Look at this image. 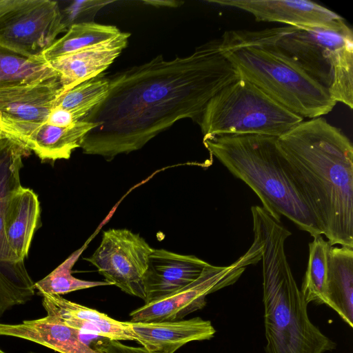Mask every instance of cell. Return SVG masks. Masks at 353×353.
Listing matches in <instances>:
<instances>
[{"instance_id": "cell-16", "label": "cell", "mask_w": 353, "mask_h": 353, "mask_svg": "<svg viewBox=\"0 0 353 353\" xmlns=\"http://www.w3.org/2000/svg\"><path fill=\"white\" fill-rule=\"evenodd\" d=\"M134 341L150 353H174L185 344L210 340L216 330L201 317L162 322H130Z\"/></svg>"}, {"instance_id": "cell-27", "label": "cell", "mask_w": 353, "mask_h": 353, "mask_svg": "<svg viewBox=\"0 0 353 353\" xmlns=\"http://www.w3.org/2000/svg\"><path fill=\"white\" fill-rule=\"evenodd\" d=\"M112 1H78L61 12L65 24L68 28L71 25L77 23L79 19L83 16L94 14L99 9Z\"/></svg>"}, {"instance_id": "cell-5", "label": "cell", "mask_w": 353, "mask_h": 353, "mask_svg": "<svg viewBox=\"0 0 353 353\" xmlns=\"http://www.w3.org/2000/svg\"><path fill=\"white\" fill-rule=\"evenodd\" d=\"M212 156L258 196L277 221L283 216L312 237L321 235L312 211L287 172L277 137L223 135L203 138Z\"/></svg>"}, {"instance_id": "cell-12", "label": "cell", "mask_w": 353, "mask_h": 353, "mask_svg": "<svg viewBox=\"0 0 353 353\" xmlns=\"http://www.w3.org/2000/svg\"><path fill=\"white\" fill-rule=\"evenodd\" d=\"M63 92L59 77L35 83L0 85V121L26 145L32 132L46 122Z\"/></svg>"}, {"instance_id": "cell-9", "label": "cell", "mask_w": 353, "mask_h": 353, "mask_svg": "<svg viewBox=\"0 0 353 353\" xmlns=\"http://www.w3.org/2000/svg\"><path fill=\"white\" fill-rule=\"evenodd\" d=\"M67 30L58 1L0 0V45L16 52L42 58Z\"/></svg>"}, {"instance_id": "cell-24", "label": "cell", "mask_w": 353, "mask_h": 353, "mask_svg": "<svg viewBox=\"0 0 353 353\" xmlns=\"http://www.w3.org/2000/svg\"><path fill=\"white\" fill-rule=\"evenodd\" d=\"M331 245L321 235L309 244L307 270L300 289L307 303L326 305L328 252Z\"/></svg>"}, {"instance_id": "cell-7", "label": "cell", "mask_w": 353, "mask_h": 353, "mask_svg": "<svg viewBox=\"0 0 353 353\" xmlns=\"http://www.w3.org/2000/svg\"><path fill=\"white\" fill-rule=\"evenodd\" d=\"M303 121L240 77L210 100L197 123L203 138L243 134L278 138Z\"/></svg>"}, {"instance_id": "cell-28", "label": "cell", "mask_w": 353, "mask_h": 353, "mask_svg": "<svg viewBox=\"0 0 353 353\" xmlns=\"http://www.w3.org/2000/svg\"><path fill=\"white\" fill-rule=\"evenodd\" d=\"M92 347L98 353H150L143 347L125 345L119 341L103 338L92 343Z\"/></svg>"}, {"instance_id": "cell-23", "label": "cell", "mask_w": 353, "mask_h": 353, "mask_svg": "<svg viewBox=\"0 0 353 353\" xmlns=\"http://www.w3.org/2000/svg\"><path fill=\"white\" fill-rule=\"evenodd\" d=\"M56 77L58 74L43 58L28 57L0 45V85L35 83Z\"/></svg>"}, {"instance_id": "cell-31", "label": "cell", "mask_w": 353, "mask_h": 353, "mask_svg": "<svg viewBox=\"0 0 353 353\" xmlns=\"http://www.w3.org/2000/svg\"><path fill=\"white\" fill-rule=\"evenodd\" d=\"M2 136H10V137H14L13 135L10 132V130L8 128H6L3 125V123L0 121V137H2Z\"/></svg>"}, {"instance_id": "cell-14", "label": "cell", "mask_w": 353, "mask_h": 353, "mask_svg": "<svg viewBox=\"0 0 353 353\" xmlns=\"http://www.w3.org/2000/svg\"><path fill=\"white\" fill-rule=\"evenodd\" d=\"M209 264L193 255L154 249L144 277L145 304L163 299L192 283Z\"/></svg>"}, {"instance_id": "cell-22", "label": "cell", "mask_w": 353, "mask_h": 353, "mask_svg": "<svg viewBox=\"0 0 353 353\" xmlns=\"http://www.w3.org/2000/svg\"><path fill=\"white\" fill-rule=\"evenodd\" d=\"M120 32L119 29L112 25L94 21L74 23L68 28L63 37L56 39L43 53L42 58L48 62L57 57L105 42L117 37Z\"/></svg>"}, {"instance_id": "cell-17", "label": "cell", "mask_w": 353, "mask_h": 353, "mask_svg": "<svg viewBox=\"0 0 353 353\" xmlns=\"http://www.w3.org/2000/svg\"><path fill=\"white\" fill-rule=\"evenodd\" d=\"M47 315L60 319L81 334H91L115 341H134L129 321H119L98 310L70 301L60 295L43 294Z\"/></svg>"}, {"instance_id": "cell-2", "label": "cell", "mask_w": 353, "mask_h": 353, "mask_svg": "<svg viewBox=\"0 0 353 353\" xmlns=\"http://www.w3.org/2000/svg\"><path fill=\"white\" fill-rule=\"evenodd\" d=\"M292 180L331 246L353 248V146L319 117L277 138Z\"/></svg>"}, {"instance_id": "cell-15", "label": "cell", "mask_w": 353, "mask_h": 353, "mask_svg": "<svg viewBox=\"0 0 353 353\" xmlns=\"http://www.w3.org/2000/svg\"><path fill=\"white\" fill-rule=\"evenodd\" d=\"M130 33L117 37L48 61L58 74L63 92L101 74L127 46Z\"/></svg>"}, {"instance_id": "cell-3", "label": "cell", "mask_w": 353, "mask_h": 353, "mask_svg": "<svg viewBox=\"0 0 353 353\" xmlns=\"http://www.w3.org/2000/svg\"><path fill=\"white\" fill-rule=\"evenodd\" d=\"M254 235L262 244L263 303L266 353H325L336 343L310 319L307 305L287 260L291 235L263 207L251 208Z\"/></svg>"}, {"instance_id": "cell-21", "label": "cell", "mask_w": 353, "mask_h": 353, "mask_svg": "<svg viewBox=\"0 0 353 353\" xmlns=\"http://www.w3.org/2000/svg\"><path fill=\"white\" fill-rule=\"evenodd\" d=\"M97 126L95 123L79 121L68 127H59L47 122L39 125L26 141L42 161L68 159L72 151L81 148L83 137Z\"/></svg>"}, {"instance_id": "cell-30", "label": "cell", "mask_w": 353, "mask_h": 353, "mask_svg": "<svg viewBox=\"0 0 353 353\" xmlns=\"http://www.w3.org/2000/svg\"><path fill=\"white\" fill-rule=\"evenodd\" d=\"M143 3L148 4L155 7H169L174 8L180 6L181 4L183 3V1H143Z\"/></svg>"}, {"instance_id": "cell-6", "label": "cell", "mask_w": 353, "mask_h": 353, "mask_svg": "<svg viewBox=\"0 0 353 353\" xmlns=\"http://www.w3.org/2000/svg\"><path fill=\"white\" fill-rule=\"evenodd\" d=\"M220 41L240 77L303 119L327 114L337 103L324 87L283 59L257 46Z\"/></svg>"}, {"instance_id": "cell-20", "label": "cell", "mask_w": 353, "mask_h": 353, "mask_svg": "<svg viewBox=\"0 0 353 353\" xmlns=\"http://www.w3.org/2000/svg\"><path fill=\"white\" fill-rule=\"evenodd\" d=\"M326 305L353 327V248L331 246L329 250Z\"/></svg>"}, {"instance_id": "cell-18", "label": "cell", "mask_w": 353, "mask_h": 353, "mask_svg": "<svg viewBox=\"0 0 353 353\" xmlns=\"http://www.w3.org/2000/svg\"><path fill=\"white\" fill-rule=\"evenodd\" d=\"M80 335L77 330L52 315L17 324L0 323V336L28 340L59 353H98Z\"/></svg>"}, {"instance_id": "cell-4", "label": "cell", "mask_w": 353, "mask_h": 353, "mask_svg": "<svg viewBox=\"0 0 353 353\" xmlns=\"http://www.w3.org/2000/svg\"><path fill=\"white\" fill-rule=\"evenodd\" d=\"M223 41L259 47L303 70L332 98L353 108V32L345 21L335 27L286 26L225 32Z\"/></svg>"}, {"instance_id": "cell-8", "label": "cell", "mask_w": 353, "mask_h": 353, "mask_svg": "<svg viewBox=\"0 0 353 353\" xmlns=\"http://www.w3.org/2000/svg\"><path fill=\"white\" fill-rule=\"evenodd\" d=\"M30 151L14 137H0V318L14 306L30 301L35 294L34 283L24 262L10 250L4 230L6 210L11 197L22 186V161Z\"/></svg>"}, {"instance_id": "cell-11", "label": "cell", "mask_w": 353, "mask_h": 353, "mask_svg": "<svg viewBox=\"0 0 353 353\" xmlns=\"http://www.w3.org/2000/svg\"><path fill=\"white\" fill-rule=\"evenodd\" d=\"M154 248L139 234L127 229L104 231L100 245L85 259L105 281L144 301V277Z\"/></svg>"}, {"instance_id": "cell-32", "label": "cell", "mask_w": 353, "mask_h": 353, "mask_svg": "<svg viewBox=\"0 0 353 353\" xmlns=\"http://www.w3.org/2000/svg\"><path fill=\"white\" fill-rule=\"evenodd\" d=\"M0 353H7L0 347Z\"/></svg>"}, {"instance_id": "cell-33", "label": "cell", "mask_w": 353, "mask_h": 353, "mask_svg": "<svg viewBox=\"0 0 353 353\" xmlns=\"http://www.w3.org/2000/svg\"><path fill=\"white\" fill-rule=\"evenodd\" d=\"M30 353H35V352H30Z\"/></svg>"}, {"instance_id": "cell-1", "label": "cell", "mask_w": 353, "mask_h": 353, "mask_svg": "<svg viewBox=\"0 0 353 353\" xmlns=\"http://www.w3.org/2000/svg\"><path fill=\"white\" fill-rule=\"evenodd\" d=\"M239 78L220 39L186 57L159 55L117 72L105 99L81 120L97 124L83 137V152L110 161L142 148L181 119L198 122L210 100Z\"/></svg>"}, {"instance_id": "cell-13", "label": "cell", "mask_w": 353, "mask_h": 353, "mask_svg": "<svg viewBox=\"0 0 353 353\" xmlns=\"http://www.w3.org/2000/svg\"><path fill=\"white\" fill-rule=\"evenodd\" d=\"M207 2L245 11L257 21L319 28L335 27L345 22L334 11L307 0H209Z\"/></svg>"}, {"instance_id": "cell-25", "label": "cell", "mask_w": 353, "mask_h": 353, "mask_svg": "<svg viewBox=\"0 0 353 353\" xmlns=\"http://www.w3.org/2000/svg\"><path fill=\"white\" fill-rule=\"evenodd\" d=\"M109 88L110 78L101 74L63 92L54 107L69 111L74 121H79L105 99Z\"/></svg>"}, {"instance_id": "cell-29", "label": "cell", "mask_w": 353, "mask_h": 353, "mask_svg": "<svg viewBox=\"0 0 353 353\" xmlns=\"http://www.w3.org/2000/svg\"><path fill=\"white\" fill-rule=\"evenodd\" d=\"M46 122L59 127H68L77 121H74L72 114L69 111L54 107L50 112Z\"/></svg>"}, {"instance_id": "cell-19", "label": "cell", "mask_w": 353, "mask_h": 353, "mask_svg": "<svg viewBox=\"0 0 353 353\" xmlns=\"http://www.w3.org/2000/svg\"><path fill=\"white\" fill-rule=\"evenodd\" d=\"M40 204L37 194L21 186L11 197L5 214L8 244L19 261L28 256L34 233L39 226Z\"/></svg>"}, {"instance_id": "cell-26", "label": "cell", "mask_w": 353, "mask_h": 353, "mask_svg": "<svg viewBox=\"0 0 353 353\" xmlns=\"http://www.w3.org/2000/svg\"><path fill=\"white\" fill-rule=\"evenodd\" d=\"M81 248L73 252L61 264L46 276L34 283V288L41 296L43 294L62 295L74 291L101 285H110L104 281H89L72 276V268L82 253Z\"/></svg>"}, {"instance_id": "cell-10", "label": "cell", "mask_w": 353, "mask_h": 353, "mask_svg": "<svg viewBox=\"0 0 353 353\" xmlns=\"http://www.w3.org/2000/svg\"><path fill=\"white\" fill-rule=\"evenodd\" d=\"M261 256V242L254 235L250 248L236 261L227 266L209 264L192 283L163 299L132 311L129 321L150 323L182 320L189 314L203 308L208 294L236 283L246 268L259 262Z\"/></svg>"}]
</instances>
